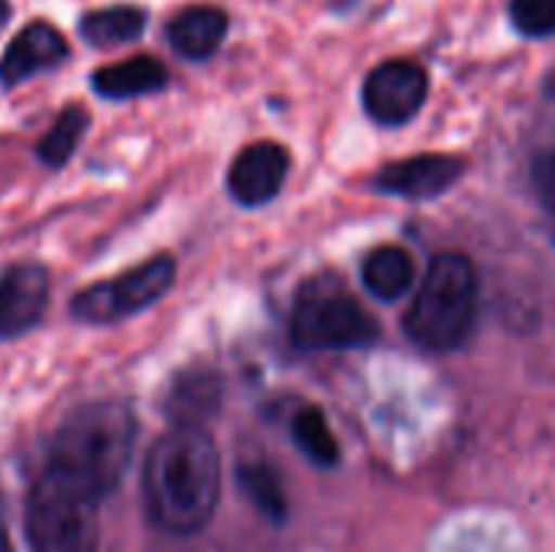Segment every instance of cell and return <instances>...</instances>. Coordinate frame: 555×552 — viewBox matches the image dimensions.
<instances>
[{
	"instance_id": "cell-23",
	"label": "cell",
	"mask_w": 555,
	"mask_h": 552,
	"mask_svg": "<svg viewBox=\"0 0 555 552\" xmlns=\"http://www.w3.org/2000/svg\"><path fill=\"white\" fill-rule=\"evenodd\" d=\"M0 552H16L13 550V540H10V534H7V527L0 524Z\"/></svg>"
},
{
	"instance_id": "cell-13",
	"label": "cell",
	"mask_w": 555,
	"mask_h": 552,
	"mask_svg": "<svg viewBox=\"0 0 555 552\" xmlns=\"http://www.w3.org/2000/svg\"><path fill=\"white\" fill-rule=\"evenodd\" d=\"M91 91L101 101H137L169 85V68L153 55H133L91 72Z\"/></svg>"
},
{
	"instance_id": "cell-17",
	"label": "cell",
	"mask_w": 555,
	"mask_h": 552,
	"mask_svg": "<svg viewBox=\"0 0 555 552\" xmlns=\"http://www.w3.org/2000/svg\"><path fill=\"white\" fill-rule=\"evenodd\" d=\"M218 397H221V384L211 371H189L172 384L169 413L176 416V423H198L205 413L218 407Z\"/></svg>"
},
{
	"instance_id": "cell-10",
	"label": "cell",
	"mask_w": 555,
	"mask_h": 552,
	"mask_svg": "<svg viewBox=\"0 0 555 552\" xmlns=\"http://www.w3.org/2000/svg\"><path fill=\"white\" fill-rule=\"evenodd\" d=\"M65 59H68V39L62 36V29L52 26L49 20H33L7 42L0 55V88L13 91L29 78L59 68Z\"/></svg>"
},
{
	"instance_id": "cell-21",
	"label": "cell",
	"mask_w": 555,
	"mask_h": 552,
	"mask_svg": "<svg viewBox=\"0 0 555 552\" xmlns=\"http://www.w3.org/2000/svg\"><path fill=\"white\" fill-rule=\"evenodd\" d=\"M533 185H537V195L540 202L555 215V150L543 153L533 166Z\"/></svg>"
},
{
	"instance_id": "cell-16",
	"label": "cell",
	"mask_w": 555,
	"mask_h": 552,
	"mask_svg": "<svg viewBox=\"0 0 555 552\" xmlns=\"http://www.w3.org/2000/svg\"><path fill=\"white\" fill-rule=\"evenodd\" d=\"M361 280L367 286V293H374L377 299L384 303H393L400 299L413 280H416V267H413V257L397 247V244H384V247H374L364 264H361Z\"/></svg>"
},
{
	"instance_id": "cell-1",
	"label": "cell",
	"mask_w": 555,
	"mask_h": 552,
	"mask_svg": "<svg viewBox=\"0 0 555 552\" xmlns=\"http://www.w3.org/2000/svg\"><path fill=\"white\" fill-rule=\"evenodd\" d=\"M143 498L150 521L172 537H192L211 524L221 498V455L198 423H176L153 442Z\"/></svg>"
},
{
	"instance_id": "cell-7",
	"label": "cell",
	"mask_w": 555,
	"mask_h": 552,
	"mask_svg": "<svg viewBox=\"0 0 555 552\" xmlns=\"http://www.w3.org/2000/svg\"><path fill=\"white\" fill-rule=\"evenodd\" d=\"M52 303V273L46 264L16 260L0 270V342L36 332Z\"/></svg>"
},
{
	"instance_id": "cell-9",
	"label": "cell",
	"mask_w": 555,
	"mask_h": 552,
	"mask_svg": "<svg viewBox=\"0 0 555 552\" xmlns=\"http://www.w3.org/2000/svg\"><path fill=\"white\" fill-rule=\"evenodd\" d=\"M289 176V150L273 140L244 146L228 169V192L244 208L270 205Z\"/></svg>"
},
{
	"instance_id": "cell-4",
	"label": "cell",
	"mask_w": 555,
	"mask_h": 552,
	"mask_svg": "<svg viewBox=\"0 0 555 552\" xmlns=\"http://www.w3.org/2000/svg\"><path fill=\"white\" fill-rule=\"evenodd\" d=\"M98 504L101 495L46 465L26 504V537L33 552L98 550Z\"/></svg>"
},
{
	"instance_id": "cell-20",
	"label": "cell",
	"mask_w": 555,
	"mask_h": 552,
	"mask_svg": "<svg viewBox=\"0 0 555 552\" xmlns=\"http://www.w3.org/2000/svg\"><path fill=\"white\" fill-rule=\"evenodd\" d=\"M511 23L524 36H553L555 0H511Z\"/></svg>"
},
{
	"instance_id": "cell-15",
	"label": "cell",
	"mask_w": 555,
	"mask_h": 552,
	"mask_svg": "<svg viewBox=\"0 0 555 552\" xmlns=\"http://www.w3.org/2000/svg\"><path fill=\"white\" fill-rule=\"evenodd\" d=\"M88 127H91V114L85 104H78V101L62 104V111L55 114L49 130L36 143V159L46 169H65L75 156V150L81 146Z\"/></svg>"
},
{
	"instance_id": "cell-14",
	"label": "cell",
	"mask_w": 555,
	"mask_h": 552,
	"mask_svg": "<svg viewBox=\"0 0 555 552\" xmlns=\"http://www.w3.org/2000/svg\"><path fill=\"white\" fill-rule=\"evenodd\" d=\"M150 13L137 3H114V7H98L81 13L78 20V36L91 49H114L137 42L146 33Z\"/></svg>"
},
{
	"instance_id": "cell-8",
	"label": "cell",
	"mask_w": 555,
	"mask_h": 552,
	"mask_svg": "<svg viewBox=\"0 0 555 552\" xmlns=\"http://www.w3.org/2000/svg\"><path fill=\"white\" fill-rule=\"evenodd\" d=\"M429 94V75L410 59L380 62L364 81V107L384 127H400L420 114Z\"/></svg>"
},
{
	"instance_id": "cell-12",
	"label": "cell",
	"mask_w": 555,
	"mask_h": 552,
	"mask_svg": "<svg viewBox=\"0 0 555 552\" xmlns=\"http://www.w3.org/2000/svg\"><path fill=\"white\" fill-rule=\"evenodd\" d=\"M228 36V13L211 3H195L179 10L166 23V42L176 55L189 62H205L211 59Z\"/></svg>"
},
{
	"instance_id": "cell-5",
	"label": "cell",
	"mask_w": 555,
	"mask_h": 552,
	"mask_svg": "<svg viewBox=\"0 0 555 552\" xmlns=\"http://www.w3.org/2000/svg\"><path fill=\"white\" fill-rule=\"evenodd\" d=\"M289 335L293 345L306 351H341L374 345L380 329L335 277L322 273L299 286Z\"/></svg>"
},
{
	"instance_id": "cell-11",
	"label": "cell",
	"mask_w": 555,
	"mask_h": 552,
	"mask_svg": "<svg viewBox=\"0 0 555 552\" xmlns=\"http://www.w3.org/2000/svg\"><path fill=\"white\" fill-rule=\"evenodd\" d=\"M462 176H465V163L459 156L420 153L410 159L387 163L384 169L374 172L371 185L377 192L400 195V198H436V195L449 192Z\"/></svg>"
},
{
	"instance_id": "cell-2",
	"label": "cell",
	"mask_w": 555,
	"mask_h": 552,
	"mask_svg": "<svg viewBox=\"0 0 555 552\" xmlns=\"http://www.w3.org/2000/svg\"><path fill=\"white\" fill-rule=\"evenodd\" d=\"M137 413L124 400H91L72 410L49 442L46 465L81 482L94 495L107 498L133 455L137 446Z\"/></svg>"
},
{
	"instance_id": "cell-22",
	"label": "cell",
	"mask_w": 555,
	"mask_h": 552,
	"mask_svg": "<svg viewBox=\"0 0 555 552\" xmlns=\"http://www.w3.org/2000/svg\"><path fill=\"white\" fill-rule=\"evenodd\" d=\"M10 16H13V7H10V0H0V29L10 23Z\"/></svg>"
},
{
	"instance_id": "cell-19",
	"label": "cell",
	"mask_w": 555,
	"mask_h": 552,
	"mask_svg": "<svg viewBox=\"0 0 555 552\" xmlns=\"http://www.w3.org/2000/svg\"><path fill=\"white\" fill-rule=\"evenodd\" d=\"M237 482H241V491L250 498V504L270 517V521H283L286 517V495H283V485L276 478V472L263 462H244L237 468Z\"/></svg>"
},
{
	"instance_id": "cell-3",
	"label": "cell",
	"mask_w": 555,
	"mask_h": 552,
	"mask_svg": "<svg viewBox=\"0 0 555 552\" xmlns=\"http://www.w3.org/2000/svg\"><path fill=\"white\" fill-rule=\"evenodd\" d=\"M478 309V273L465 254L433 257L423 286L416 290L413 306L406 309L403 329L426 351L459 348L475 325Z\"/></svg>"
},
{
	"instance_id": "cell-18",
	"label": "cell",
	"mask_w": 555,
	"mask_h": 552,
	"mask_svg": "<svg viewBox=\"0 0 555 552\" xmlns=\"http://www.w3.org/2000/svg\"><path fill=\"white\" fill-rule=\"evenodd\" d=\"M293 439L302 449V455L315 465H338V442L332 436V426L319 407H302L293 416Z\"/></svg>"
},
{
	"instance_id": "cell-6",
	"label": "cell",
	"mask_w": 555,
	"mask_h": 552,
	"mask_svg": "<svg viewBox=\"0 0 555 552\" xmlns=\"http://www.w3.org/2000/svg\"><path fill=\"white\" fill-rule=\"evenodd\" d=\"M179 264L172 254H153L140 260L137 267L101 280L88 283L68 299V316L85 325H114L124 322L150 306H156L176 283Z\"/></svg>"
}]
</instances>
